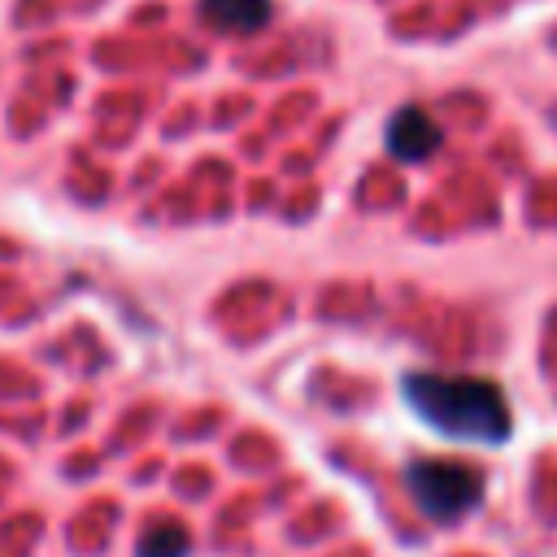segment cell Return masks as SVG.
Masks as SVG:
<instances>
[{
    "label": "cell",
    "mask_w": 557,
    "mask_h": 557,
    "mask_svg": "<svg viewBox=\"0 0 557 557\" xmlns=\"http://www.w3.org/2000/svg\"><path fill=\"white\" fill-rule=\"evenodd\" d=\"M387 148H392L396 161H422V157H431V152L440 148V126L431 122L426 109L409 104V109H400V113L392 117V126H387Z\"/></svg>",
    "instance_id": "obj_3"
},
{
    "label": "cell",
    "mask_w": 557,
    "mask_h": 557,
    "mask_svg": "<svg viewBox=\"0 0 557 557\" xmlns=\"http://www.w3.org/2000/svg\"><path fill=\"white\" fill-rule=\"evenodd\" d=\"M405 487L418 505L422 518L431 522H457L466 518L479 496H483V479L479 470L461 466V461H440V457H418L405 466Z\"/></svg>",
    "instance_id": "obj_2"
},
{
    "label": "cell",
    "mask_w": 557,
    "mask_h": 557,
    "mask_svg": "<svg viewBox=\"0 0 557 557\" xmlns=\"http://www.w3.org/2000/svg\"><path fill=\"white\" fill-rule=\"evenodd\" d=\"M200 9H205V22L235 35H252L270 22V0H205Z\"/></svg>",
    "instance_id": "obj_4"
},
{
    "label": "cell",
    "mask_w": 557,
    "mask_h": 557,
    "mask_svg": "<svg viewBox=\"0 0 557 557\" xmlns=\"http://www.w3.org/2000/svg\"><path fill=\"white\" fill-rule=\"evenodd\" d=\"M183 553H187V535L178 527H165L152 535V544H144L139 557H183Z\"/></svg>",
    "instance_id": "obj_5"
},
{
    "label": "cell",
    "mask_w": 557,
    "mask_h": 557,
    "mask_svg": "<svg viewBox=\"0 0 557 557\" xmlns=\"http://www.w3.org/2000/svg\"><path fill=\"white\" fill-rule=\"evenodd\" d=\"M405 400L435 431L470 444H505L509 405L505 392L487 379H448V374H405Z\"/></svg>",
    "instance_id": "obj_1"
}]
</instances>
